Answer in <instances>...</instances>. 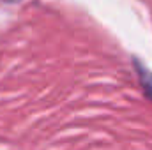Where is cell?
<instances>
[{
    "label": "cell",
    "mask_w": 152,
    "mask_h": 150,
    "mask_svg": "<svg viewBox=\"0 0 152 150\" xmlns=\"http://www.w3.org/2000/svg\"><path fill=\"white\" fill-rule=\"evenodd\" d=\"M138 73H140V78H142L140 81H142V85H143L147 95L152 97V74L149 73V71H145L143 67H140V66H138Z\"/></svg>",
    "instance_id": "1"
}]
</instances>
